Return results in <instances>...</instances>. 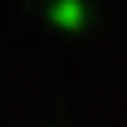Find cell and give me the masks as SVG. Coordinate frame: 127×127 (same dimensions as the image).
Returning <instances> with one entry per match:
<instances>
[{"label": "cell", "mask_w": 127, "mask_h": 127, "mask_svg": "<svg viewBox=\"0 0 127 127\" xmlns=\"http://www.w3.org/2000/svg\"><path fill=\"white\" fill-rule=\"evenodd\" d=\"M46 16L58 31H85L93 12H89V0H50Z\"/></svg>", "instance_id": "6da1fadb"}]
</instances>
